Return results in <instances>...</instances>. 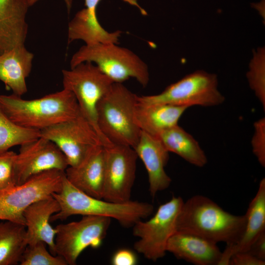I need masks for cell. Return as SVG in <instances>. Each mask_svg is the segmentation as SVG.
Instances as JSON below:
<instances>
[{
	"mask_svg": "<svg viewBox=\"0 0 265 265\" xmlns=\"http://www.w3.org/2000/svg\"><path fill=\"white\" fill-rule=\"evenodd\" d=\"M246 222L245 214H231L209 198L196 195L184 201L176 221V231L190 232L216 243H237Z\"/></svg>",
	"mask_w": 265,
	"mask_h": 265,
	"instance_id": "cell-1",
	"label": "cell"
},
{
	"mask_svg": "<svg viewBox=\"0 0 265 265\" xmlns=\"http://www.w3.org/2000/svg\"><path fill=\"white\" fill-rule=\"evenodd\" d=\"M0 106L16 125L39 131L81 113L75 95L65 88L33 100H25L14 94L0 95Z\"/></svg>",
	"mask_w": 265,
	"mask_h": 265,
	"instance_id": "cell-2",
	"label": "cell"
},
{
	"mask_svg": "<svg viewBox=\"0 0 265 265\" xmlns=\"http://www.w3.org/2000/svg\"><path fill=\"white\" fill-rule=\"evenodd\" d=\"M52 195L60 206L51 222L63 221L73 215H93L113 218L123 226L131 227L138 221L147 218L154 211L153 205L130 200L115 203L90 196L73 186L65 176L60 190Z\"/></svg>",
	"mask_w": 265,
	"mask_h": 265,
	"instance_id": "cell-3",
	"label": "cell"
},
{
	"mask_svg": "<svg viewBox=\"0 0 265 265\" xmlns=\"http://www.w3.org/2000/svg\"><path fill=\"white\" fill-rule=\"evenodd\" d=\"M137 95L122 83L114 82L97 106V120L103 145L107 142L133 148L141 130L135 122Z\"/></svg>",
	"mask_w": 265,
	"mask_h": 265,
	"instance_id": "cell-4",
	"label": "cell"
},
{
	"mask_svg": "<svg viewBox=\"0 0 265 265\" xmlns=\"http://www.w3.org/2000/svg\"><path fill=\"white\" fill-rule=\"evenodd\" d=\"M86 61L95 64L113 82L122 83L131 78L145 87L149 82L147 64L132 51L117 44H85L73 55L71 68Z\"/></svg>",
	"mask_w": 265,
	"mask_h": 265,
	"instance_id": "cell-5",
	"label": "cell"
},
{
	"mask_svg": "<svg viewBox=\"0 0 265 265\" xmlns=\"http://www.w3.org/2000/svg\"><path fill=\"white\" fill-rule=\"evenodd\" d=\"M137 99L142 104H166L188 107L214 106L225 101L224 96L218 89L216 75L202 70L186 76L159 94L137 96Z\"/></svg>",
	"mask_w": 265,
	"mask_h": 265,
	"instance_id": "cell-6",
	"label": "cell"
},
{
	"mask_svg": "<svg viewBox=\"0 0 265 265\" xmlns=\"http://www.w3.org/2000/svg\"><path fill=\"white\" fill-rule=\"evenodd\" d=\"M64 176L65 171L62 170H48L22 184L0 190V220L25 225L24 211L34 202L58 192Z\"/></svg>",
	"mask_w": 265,
	"mask_h": 265,
	"instance_id": "cell-7",
	"label": "cell"
},
{
	"mask_svg": "<svg viewBox=\"0 0 265 265\" xmlns=\"http://www.w3.org/2000/svg\"><path fill=\"white\" fill-rule=\"evenodd\" d=\"M184 201L181 197L173 196L159 206L149 220H140L133 225V235L138 238L133 247L138 253L153 262L165 255L168 240L176 231L177 218Z\"/></svg>",
	"mask_w": 265,
	"mask_h": 265,
	"instance_id": "cell-8",
	"label": "cell"
},
{
	"mask_svg": "<svg viewBox=\"0 0 265 265\" xmlns=\"http://www.w3.org/2000/svg\"><path fill=\"white\" fill-rule=\"evenodd\" d=\"M63 88L75 95L81 114L101 139L97 120V106L113 81L93 63L81 62L70 70H63Z\"/></svg>",
	"mask_w": 265,
	"mask_h": 265,
	"instance_id": "cell-9",
	"label": "cell"
},
{
	"mask_svg": "<svg viewBox=\"0 0 265 265\" xmlns=\"http://www.w3.org/2000/svg\"><path fill=\"white\" fill-rule=\"evenodd\" d=\"M111 218L84 215L79 221L56 226L54 242L56 254L68 265H75L80 254L89 247H99L105 238Z\"/></svg>",
	"mask_w": 265,
	"mask_h": 265,
	"instance_id": "cell-10",
	"label": "cell"
},
{
	"mask_svg": "<svg viewBox=\"0 0 265 265\" xmlns=\"http://www.w3.org/2000/svg\"><path fill=\"white\" fill-rule=\"evenodd\" d=\"M41 136L53 142L65 156L69 166H76L96 147L103 145L96 130L80 113L40 131Z\"/></svg>",
	"mask_w": 265,
	"mask_h": 265,
	"instance_id": "cell-11",
	"label": "cell"
},
{
	"mask_svg": "<svg viewBox=\"0 0 265 265\" xmlns=\"http://www.w3.org/2000/svg\"><path fill=\"white\" fill-rule=\"evenodd\" d=\"M105 175L103 199L115 203L130 201L138 157L129 146L107 142L103 145Z\"/></svg>",
	"mask_w": 265,
	"mask_h": 265,
	"instance_id": "cell-12",
	"label": "cell"
},
{
	"mask_svg": "<svg viewBox=\"0 0 265 265\" xmlns=\"http://www.w3.org/2000/svg\"><path fill=\"white\" fill-rule=\"evenodd\" d=\"M67 159L52 141L42 136L20 145L14 164V182L20 185L41 172L57 169L65 171Z\"/></svg>",
	"mask_w": 265,
	"mask_h": 265,
	"instance_id": "cell-13",
	"label": "cell"
},
{
	"mask_svg": "<svg viewBox=\"0 0 265 265\" xmlns=\"http://www.w3.org/2000/svg\"><path fill=\"white\" fill-rule=\"evenodd\" d=\"M132 148L145 167L149 191L154 197L159 191L167 189L172 182L165 170L169 152L158 137L142 131L138 142Z\"/></svg>",
	"mask_w": 265,
	"mask_h": 265,
	"instance_id": "cell-14",
	"label": "cell"
},
{
	"mask_svg": "<svg viewBox=\"0 0 265 265\" xmlns=\"http://www.w3.org/2000/svg\"><path fill=\"white\" fill-rule=\"evenodd\" d=\"M166 251L195 265H219L222 252L217 243L197 235L177 231L170 237Z\"/></svg>",
	"mask_w": 265,
	"mask_h": 265,
	"instance_id": "cell-15",
	"label": "cell"
},
{
	"mask_svg": "<svg viewBox=\"0 0 265 265\" xmlns=\"http://www.w3.org/2000/svg\"><path fill=\"white\" fill-rule=\"evenodd\" d=\"M59 210L58 202L52 195L34 202L24 211L26 245L43 241L48 245L51 253L56 255L54 242L56 230L51 226L50 219Z\"/></svg>",
	"mask_w": 265,
	"mask_h": 265,
	"instance_id": "cell-16",
	"label": "cell"
},
{
	"mask_svg": "<svg viewBox=\"0 0 265 265\" xmlns=\"http://www.w3.org/2000/svg\"><path fill=\"white\" fill-rule=\"evenodd\" d=\"M68 181L75 187L92 197L103 199L105 159L103 145L94 148L78 165L65 171Z\"/></svg>",
	"mask_w": 265,
	"mask_h": 265,
	"instance_id": "cell-17",
	"label": "cell"
},
{
	"mask_svg": "<svg viewBox=\"0 0 265 265\" xmlns=\"http://www.w3.org/2000/svg\"><path fill=\"white\" fill-rule=\"evenodd\" d=\"M29 7L28 0H0V54L25 45Z\"/></svg>",
	"mask_w": 265,
	"mask_h": 265,
	"instance_id": "cell-18",
	"label": "cell"
},
{
	"mask_svg": "<svg viewBox=\"0 0 265 265\" xmlns=\"http://www.w3.org/2000/svg\"><path fill=\"white\" fill-rule=\"evenodd\" d=\"M101 0H84L85 8L78 11L69 23L68 42L80 40L86 45L118 43L121 31L108 32L100 24L96 13Z\"/></svg>",
	"mask_w": 265,
	"mask_h": 265,
	"instance_id": "cell-19",
	"label": "cell"
},
{
	"mask_svg": "<svg viewBox=\"0 0 265 265\" xmlns=\"http://www.w3.org/2000/svg\"><path fill=\"white\" fill-rule=\"evenodd\" d=\"M246 225L238 241L230 245H226L222 252L219 265H228L230 258L234 254L246 251L259 236L265 232V178L260 183L257 192L249 204L245 214Z\"/></svg>",
	"mask_w": 265,
	"mask_h": 265,
	"instance_id": "cell-20",
	"label": "cell"
},
{
	"mask_svg": "<svg viewBox=\"0 0 265 265\" xmlns=\"http://www.w3.org/2000/svg\"><path fill=\"white\" fill-rule=\"evenodd\" d=\"M33 58L25 45L0 54V80L13 94L22 97L26 93V79L30 73Z\"/></svg>",
	"mask_w": 265,
	"mask_h": 265,
	"instance_id": "cell-21",
	"label": "cell"
},
{
	"mask_svg": "<svg viewBox=\"0 0 265 265\" xmlns=\"http://www.w3.org/2000/svg\"><path fill=\"white\" fill-rule=\"evenodd\" d=\"M188 107L166 104H142L138 102L135 122L141 131L157 136L163 131L178 124Z\"/></svg>",
	"mask_w": 265,
	"mask_h": 265,
	"instance_id": "cell-22",
	"label": "cell"
},
{
	"mask_svg": "<svg viewBox=\"0 0 265 265\" xmlns=\"http://www.w3.org/2000/svg\"><path fill=\"white\" fill-rule=\"evenodd\" d=\"M157 137L169 152L176 154L190 164L199 167L207 164V156L198 141L178 124Z\"/></svg>",
	"mask_w": 265,
	"mask_h": 265,
	"instance_id": "cell-23",
	"label": "cell"
},
{
	"mask_svg": "<svg viewBox=\"0 0 265 265\" xmlns=\"http://www.w3.org/2000/svg\"><path fill=\"white\" fill-rule=\"evenodd\" d=\"M2 221H0V265L19 264L26 246L25 226Z\"/></svg>",
	"mask_w": 265,
	"mask_h": 265,
	"instance_id": "cell-24",
	"label": "cell"
},
{
	"mask_svg": "<svg viewBox=\"0 0 265 265\" xmlns=\"http://www.w3.org/2000/svg\"><path fill=\"white\" fill-rule=\"evenodd\" d=\"M40 131L21 127L13 122L0 106V152L35 139Z\"/></svg>",
	"mask_w": 265,
	"mask_h": 265,
	"instance_id": "cell-25",
	"label": "cell"
},
{
	"mask_svg": "<svg viewBox=\"0 0 265 265\" xmlns=\"http://www.w3.org/2000/svg\"><path fill=\"white\" fill-rule=\"evenodd\" d=\"M46 243L38 241L27 245L19 264L21 265H68L61 256L51 254L47 250Z\"/></svg>",
	"mask_w": 265,
	"mask_h": 265,
	"instance_id": "cell-26",
	"label": "cell"
},
{
	"mask_svg": "<svg viewBox=\"0 0 265 265\" xmlns=\"http://www.w3.org/2000/svg\"><path fill=\"white\" fill-rule=\"evenodd\" d=\"M264 59L256 62L255 59L250 64L247 74L249 85L265 110V77Z\"/></svg>",
	"mask_w": 265,
	"mask_h": 265,
	"instance_id": "cell-27",
	"label": "cell"
},
{
	"mask_svg": "<svg viewBox=\"0 0 265 265\" xmlns=\"http://www.w3.org/2000/svg\"><path fill=\"white\" fill-rule=\"evenodd\" d=\"M16 153L12 151L0 152V190L11 186L14 182V164Z\"/></svg>",
	"mask_w": 265,
	"mask_h": 265,
	"instance_id": "cell-28",
	"label": "cell"
},
{
	"mask_svg": "<svg viewBox=\"0 0 265 265\" xmlns=\"http://www.w3.org/2000/svg\"><path fill=\"white\" fill-rule=\"evenodd\" d=\"M254 133L251 143L253 154L261 165L265 166V118L262 117L253 124Z\"/></svg>",
	"mask_w": 265,
	"mask_h": 265,
	"instance_id": "cell-29",
	"label": "cell"
},
{
	"mask_svg": "<svg viewBox=\"0 0 265 265\" xmlns=\"http://www.w3.org/2000/svg\"><path fill=\"white\" fill-rule=\"evenodd\" d=\"M265 261L254 256L247 251L237 252L230 258L228 265H265Z\"/></svg>",
	"mask_w": 265,
	"mask_h": 265,
	"instance_id": "cell-30",
	"label": "cell"
},
{
	"mask_svg": "<svg viewBox=\"0 0 265 265\" xmlns=\"http://www.w3.org/2000/svg\"><path fill=\"white\" fill-rule=\"evenodd\" d=\"M135 254L130 249L122 248L116 251L111 258L113 265H134L137 263Z\"/></svg>",
	"mask_w": 265,
	"mask_h": 265,
	"instance_id": "cell-31",
	"label": "cell"
},
{
	"mask_svg": "<svg viewBox=\"0 0 265 265\" xmlns=\"http://www.w3.org/2000/svg\"><path fill=\"white\" fill-rule=\"evenodd\" d=\"M246 251L257 258L265 261V232L255 239Z\"/></svg>",
	"mask_w": 265,
	"mask_h": 265,
	"instance_id": "cell-32",
	"label": "cell"
},
{
	"mask_svg": "<svg viewBox=\"0 0 265 265\" xmlns=\"http://www.w3.org/2000/svg\"><path fill=\"white\" fill-rule=\"evenodd\" d=\"M39 0H28L29 6H32ZM63 0L66 4L68 13H69L72 6L73 0Z\"/></svg>",
	"mask_w": 265,
	"mask_h": 265,
	"instance_id": "cell-33",
	"label": "cell"
}]
</instances>
